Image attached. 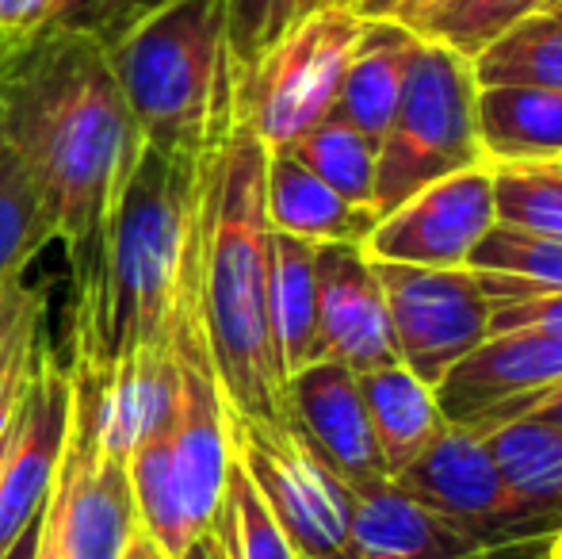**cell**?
Wrapping results in <instances>:
<instances>
[{
  "instance_id": "1",
  "label": "cell",
  "mask_w": 562,
  "mask_h": 559,
  "mask_svg": "<svg viewBox=\"0 0 562 559\" xmlns=\"http://www.w3.org/2000/svg\"><path fill=\"white\" fill-rule=\"evenodd\" d=\"M0 131L43 192L77 295L97 272L119 195L146 149L104 43L50 27L20 51H0Z\"/></svg>"
},
{
  "instance_id": "2",
  "label": "cell",
  "mask_w": 562,
  "mask_h": 559,
  "mask_svg": "<svg viewBox=\"0 0 562 559\" xmlns=\"http://www.w3.org/2000/svg\"><path fill=\"white\" fill-rule=\"evenodd\" d=\"M203 157L142 149L119 195L97 272L77 291V360L115 368L123 360L172 357V329L195 277Z\"/></svg>"
},
{
  "instance_id": "3",
  "label": "cell",
  "mask_w": 562,
  "mask_h": 559,
  "mask_svg": "<svg viewBox=\"0 0 562 559\" xmlns=\"http://www.w3.org/2000/svg\"><path fill=\"white\" fill-rule=\"evenodd\" d=\"M268 146L237 115L203 157L195 299L218 383L234 414L288 422V395L268 326L272 223L265 208Z\"/></svg>"
},
{
  "instance_id": "4",
  "label": "cell",
  "mask_w": 562,
  "mask_h": 559,
  "mask_svg": "<svg viewBox=\"0 0 562 559\" xmlns=\"http://www.w3.org/2000/svg\"><path fill=\"white\" fill-rule=\"evenodd\" d=\"M146 146L203 157L234 120L226 0H161L104 43Z\"/></svg>"
},
{
  "instance_id": "5",
  "label": "cell",
  "mask_w": 562,
  "mask_h": 559,
  "mask_svg": "<svg viewBox=\"0 0 562 559\" xmlns=\"http://www.w3.org/2000/svg\"><path fill=\"white\" fill-rule=\"evenodd\" d=\"M474 104H479V81H474L471 58L445 43L422 38L394 120L379 142L375 219L429 188L432 180H445L471 165H486Z\"/></svg>"
},
{
  "instance_id": "6",
  "label": "cell",
  "mask_w": 562,
  "mask_h": 559,
  "mask_svg": "<svg viewBox=\"0 0 562 559\" xmlns=\"http://www.w3.org/2000/svg\"><path fill=\"white\" fill-rule=\"evenodd\" d=\"M360 31L363 15L356 8L322 4L291 23L249 69H234V100L245 127L268 149H283L329 120Z\"/></svg>"
},
{
  "instance_id": "7",
  "label": "cell",
  "mask_w": 562,
  "mask_h": 559,
  "mask_svg": "<svg viewBox=\"0 0 562 559\" xmlns=\"http://www.w3.org/2000/svg\"><path fill=\"white\" fill-rule=\"evenodd\" d=\"M229 448L299 556L345 559L348 491L295 425L229 411Z\"/></svg>"
},
{
  "instance_id": "8",
  "label": "cell",
  "mask_w": 562,
  "mask_h": 559,
  "mask_svg": "<svg viewBox=\"0 0 562 559\" xmlns=\"http://www.w3.org/2000/svg\"><path fill=\"white\" fill-rule=\"evenodd\" d=\"M375 265L379 288L391 314L398 360L422 383L437 388L448 368L490 337L494 299L474 269H417V265Z\"/></svg>"
},
{
  "instance_id": "9",
  "label": "cell",
  "mask_w": 562,
  "mask_h": 559,
  "mask_svg": "<svg viewBox=\"0 0 562 559\" xmlns=\"http://www.w3.org/2000/svg\"><path fill=\"white\" fill-rule=\"evenodd\" d=\"M394 483L440 517L479 533L486 540L555 537L559 525L543 522L502 479L486 437L467 425H445L440 437L394 476Z\"/></svg>"
},
{
  "instance_id": "10",
  "label": "cell",
  "mask_w": 562,
  "mask_h": 559,
  "mask_svg": "<svg viewBox=\"0 0 562 559\" xmlns=\"http://www.w3.org/2000/svg\"><path fill=\"white\" fill-rule=\"evenodd\" d=\"M345 559H551L555 537L486 540L414 502L394 479L345 483Z\"/></svg>"
},
{
  "instance_id": "11",
  "label": "cell",
  "mask_w": 562,
  "mask_h": 559,
  "mask_svg": "<svg viewBox=\"0 0 562 559\" xmlns=\"http://www.w3.org/2000/svg\"><path fill=\"white\" fill-rule=\"evenodd\" d=\"M562 388V337L513 329L490 334L445 380L432 388L437 406L451 425L490 433L525 418L532 406Z\"/></svg>"
},
{
  "instance_id": "12",
  "label": "cell",
  "mask_w": 562,
  "mask_h": 559,
  "mask_svg": "<svg viewBox=\"0 0 562 559\" xmlns=\"http://www.w3.org/2000/svg\"><path fill=\"white\" fill-rule=\"evenodd\" d=\"M497 223L494 169L471 165L432 180L429 188L402 200L371 226L363 254L371 261L417 265V269H467L471 249Z\"/></svg>"
},
{
  "instance_id": "13",
  "label": "cell",
  "mask_w": 562,
  "mask_h": 559,
  "mask_svg": "<svg viewBox=\"0 0 562 559\" xmlns=\"http://www.w3.org/2000/svg\"><path fill=\"white\" fill-rule=\"evenodd\" d=\"M69 406H74L69 365H61L50 349H43L23 411L15 418L12 440H8L4 468H0V556L46 510L61 452H66Z\"/></svg>"
},
{
  "instance_id": "14",
  "label": "cell",
  "mask_w": 562,
  "mask_h": 559,
  "mask_svg": "<svg viewBox=\"0 0 562 559\" xmlns=\"http://www.w3.org/2000/svg\"><path fill=\"white\" fill-rule=\"evenodd\" d=\"M314 277H318V357L314 360H334L356 376L402 365L383 288L363 246H348V242L318 246Z\"/></svg>"
},
{
  "instance_id": "15",
  "label": "cell",
  "mask_w": 562,
  "mask_h": 559,
  "mask_svg": "<svg viewBox=\"0 0 562 559\" xmlns=\"http://www.w3.org/2000/svg\"><path fill=\"white\" fill-rule=\"evenodd\" d=\"M283 395H288V422L340 483L386 479L356 372L334 360H314L291 376Z\"/></svg>"
},
{
  "instance_id": "16",
  "label": "cell",
  "mask_w": 562,
  "mask_h": 559,
  "mask_svg": "<svg viewBox=\"0 0 562 559\" xmlns=\"http://www.w3.org/2000/svg\"><path fill=\"white\" fill-rule=\"evenodd\" d=\"M417 51H422V35L409 23L391 20V15L363 20L360 43H356L337 92L334 120L352 123L379 146L394 120V108L406 89V74Z\"/></svg>"
},
{
  "instance_id": "17",
  "label": "cell",
  "mask_w": 562,
  "mask_h": 559,
  "mask_svg": "<svg viewBox=\"0 0 562 559\" xmlns=\"http://www.w3.org/2000/svg\"><path fill=\"white\" fill-rule=\"evenodd\" d=\"M265 208L272 231L295 234L314 246H326V242L363 246L371 226L379 223L375 211L340 200L326 180L314 177L306 165H299L288 149H268Z\"/></svg>"
},
{
  "instance_id": "18",
  "label": "cell",
  "mask_w": 562,
  "mask_h": 559,
  "mask_svg": "<svg viewBox=\"0 0 562 559\" xmlns=\"http://www.w3.org/2000/svg\"><path fill=\"white\" fill-rule=\"evenodd\" d=\"M363 395V411L371 422L379 460H383L386 479L406 471L432 440L445 429V414L437 406L429 383H422L406 365H386L375 372L356 376Z\"/></svg>"
},
{
  "instance_id": "19",
  "label": "cell",
  "mask_w": 562,
  "mask_h": 559,
  "mask_svg": "<svg viewBox=\"0 0 562 559\" xmlns=\"http://www.w3.org/2000/svg\"><path fill=\"white\" fill-rule=\"evenodd\" d=\"M474 115L486 165L562 161V92L486 85Z\"/></svg>"
},
{
  "instance_id": "20",
  "label": "cell",
  "mask_w": 562,
  "mask_h": 559,
  "mask_svg": "<svg viewBox=\"0 0 562 559\" xmlns=\"http://www.w3.org/2000/svg\"><path fill=\"white\" fill-rule=\"evenodd\" d=\"M318 246L295 234L272 231V269H268V326H272L276 365L283 391L295 372L318 357Z\"/></svg>"
},
{
  "instance_id": "21",
  "label": "cell",
  "mask_w": 562,
  "mask_h": 559,
  "mask_svg": "<svg viewBox=\"0 0 562 559\" xmlns=\"http://www.w3.org/2000/svg\"><path fill=\"white\" fill-rule=\"evenodd\" d=\"M502 479L543 522L562 529V425L517 418L482 433Z\"/></svg>"
},
{
  "instance_id": "22",
  "label": "cell",
  "mask_w": 562,
  "mask_h": 559,
  "mask_svg": "<svg viewBox=\"0 0 562 559\" xmlns=\"http://www.w3.org/2000/svg\"><path fill=\"white\" fill-rule=\"evenodd\" d=\"M467 269L479 272L494 306L517 303L540 291H562V238L494 223L486 238L471 249Z\"/></svg>"
},
{
  "instance_id": "23",
  "label": "cell",
  "mask_w": 562,
  "mask_h": 559,
  "mask_svg": "<svg viewBox=\"0 0 562 559\" xmlns=\"http://www.w3.org/2000/svg\"><path fill=\"white\" fill-rule=\"evenodd\" d=\"M479 89L486 85H525L562 92V15L532 12L471 58Z\"/></svg>"
},
{
  "instance_id": "24",
  "label": "cell",
  "mask_w": 562,
  "mask_h": 559,
  "mask_svg": "<svg viewBox=\"0 0 562 559\" xmlns=\"http://www.w3.org/2000/svg\"><path fill=\"white\" fill-rule=\"evenodd\" d=\"M299 165L322 177L340 200L356 203V208L375 211V161L379 146L363 131H356L345 120H322L306 135H299L291 146H283Z\"/></svg>"
},
{
  "instance_id": "25",
  "label": "cell",
  "mask_w": 562,
  "mask_h": 559,
  "mask_svg": "<svg viewBox=\"0 0 562 559\" xmlns=\"http://www.w3.org/2000/svg\"><path fill=\"white\" fill-rule=\"evenodd\" d=\"M46 242H54V226L43 192L20 157L4 149L0 154V283L20 280Z\"/></svg>"
},
{
  "instance_id": "26",
  "label": "cell",
  "mask_w": 562,
  "mask_h": 559,
  "mask_svg": "<svg viewBox=\"0 0 562 559\" xmlns=\"http://www.w3.org/2000/svg\"><path fill=\"white\" fill-rule=\"evenodd\" d=\"M215 533L223 537L229 559H299L291 537L283 533V525L276 522V514L268 510V502L260 499V491L237 460L229 463Z\"/></svg>"
},
{
  "instance_id": "27",
  "label": "cell",
  "mask_w": 562,
  "mask_h": 559,
  "mask_svg": "<svg viewBox=\"0 0 562 559\" xmlns=\"http://www.w3.org/2000/svg\"><path fill=\"white\" fill-rule=\"evenodd\" d=\"M497 223L562 238V161L490 165Z\"/></svg>"
},
{
  "instance_id": "28",
  "label": "cell",
  "mask_w": 562,
  "mask_h": 559,
  "mask_svg": "<svg viewBox=\"0 0 562 559\" xmlns=\"http://www.w3.org/2000/svg\"><path fill=\"white\" fill-rule=\"evenodd\" d=\"M548 0H445L440 8H432L422 23L417 35L445 43L463 58H474L479 51H486L502 31H509L517 20L532 12H543Z\"/></svg>"
},
{
  "instance_id": "29",
  "label": "cell",
  "mask_w": 562,
  "mask_h": 559,
  "mask_svg": "<svg viewBox=\"0 0 562 559\" xmlns=\"http://www.w3.org/2000/svg\"><path fill=\"white\" fill-rule=\"evenodd\" d=\"M329 0H226V43L234 69H249L291 23Z\"/></svg>"
},
{
  "instance_id": "30",
  "label": "cell",
  "mask_w": 562,
  "mask_h": 559,
  "mask_svg": "<svg viewBox=\"0 0 562 559\" xmlns=\"http://www.w3.org/2000/svg\"><path fill=\"white\" fill-rule=\"evenodd\" d=\"M161 0H69L66 15L58 20V27L89 31L100 43L115 38L123 27H131L138 15H146L149 8H157Z\"/></svg>"
},
{
  "instance_id": "31",
  "label": "cell",
  "mask_w": 562,
  "mask_h": 559,
  "mask_svg": "<svg viewBox=\"0 0 562 559\" xmlns=\"http://www.w3.org/2000/svg\"><path fill=\"white\" fill-rule=\"evenodd\" d=\"M69 0H0V51L35 43L66 15Z\"/></svg>"
},
{
  "instance_id": "32",
  "label": "cell",
  "mask_w": 562,
  "mask_h": 559,
  "mask_svg": "<svg viewBox=\"0 0 562 559\" xmlns=\"http://www.w3.org/2000/svg\"><path fill=\"white\" fill-rule=\"evenodd\" d=\"M513 329H532V334L562 337V291H540V295L494 306V314H490V334H513Z\"/></svg>"
},
{
  "instance_id": "33",
  "label": "cell",
  "mask_w": 562,
  "mask_h": 559,
  "mask_svg": "<svg viewBox=\"0 0 562 559\" xmlns=\"http://www.w3.org/2000/svg\"><path fill=\"white\" fill-rule=\"evenodd\" d=\"M43 303H46V295L35 288H27L23 277L0 283V357L8 353V345H12V337L20 334L23 322L31 318V311Z\"/></svg>"
},
{
  "instance_id": "34",
  "label": "cell",
  "mask_w": 562,
  "mask_h": 559,
  "mask_svg": "<svg viewBox=\"0 0 562 559\" xmlns=\"http://www.w3.org/2000/svg\"><path fill=\"white\" fill-rule=\"evenodd\" d=\"M35 559H66V545H61V522H58V502H54V487L50 499L43 510V525H38V552Z\"/></svg>"
},
{
  "instance_id": "35",
  "label": "cell",
  "mask_w": 562,
  "mask_h": 559,
  "mask_svg": "<svg viewBox=\"0 0 562 559\" xmlns=\"http://www.w3.org/2000/svg\"><path fill=\"white\" fill-rule=\"evenodd\" d=\"M172 559H229L226 552V545H223V537L215 533V525L211 529H203V533H195L192 540H188L184 548H180Z\"/></svg>"
},
{
  "instance_id": "36",
  "label": "cell",
  "mask_w": 562,
  "mask_h": 559,
  "mask_svg": "<svg viewBox=\"0 0 562 559\" xmlns=\"http://www.w3.org/2000/svg\"><path fill=\"white\" fill-rule=\"evenodd\" d=\"M38 525H43V514H38V522H31L27 529H23V537L15 540V545L8 548L0 559H35V552H38Z\"/></svg>"
},
{
  "instance_id": "37",
  "label": "cell",
  "mask_w": 562,
  "mask_h": 559,
  "mask_svg": "<svg viewBox=\"0 0 562 559\" xmlns=\"http://www.w3.org/2000/svg\"><path fill=\"white\" fill-rule=\"evenodd\" d=\"M445 0H402V8L391 15V20H402V23H409V27H417V23L425 20V15L432 12V8H440Z\"/></svg>"
},
{
  "instance_id": "38",
  "label": "cell",
  "mask_w": 562,
  "mask_h": 559,
  "mask_svg": "<svg viewBox=\"0 0 562 559\" xmlns=\"http://www.w3.org/2000/svg\"><path fill=\"white\" fill-rule=\"evenodd\" d=\"M123 559H172L169 552H165L161 545H157L149 533H138V537L131 540V548L123 552Z\"/></svg>"
},
{
  "instance_id": "39",
  "label": "cell",
  "mask_w": 562,
  "mask_h": 559,
  "mask_svg": "<svg viewBox=\"0 0 562 559\" xmlns=\"http://www.w3.org/2000/svg\"><path fill=\"white\" fill-rule=\"evenodd\" d=\"M525 418H540V422H551V425H562V388L555 395H548L540 406H532V411L525 414Z\"/></svg>"
},
{
  "instance_id": "40",
  "label": "cell",
  "mask_w": 562,
  "mask_h": 559,
  "mask_svg": "<svg viewBox=\"0 0 562 559\" xmlns=\"http://www.w3.org/2000/svg\"><path fill=\"white\" fill-rule=\"evenodd\" d=\"M402 8V0H356V12L363 20H383V15H394Z\"/></svg>"
},
{
  "instance_id": "41",
  "label": "cell",
  "mask_w": 562,
  "mask_h": 559,
  "mask_svg": "<svg viewBox=\"0 0 562 559\" xmlns=\"http://www.w3.org/2000/svg\"><path fill=\"white\" fill-rule=\"evenodd\" d=\"M551 559H562V529L555 533V540H551Z\"/></svg>"
},
{
  "instance_id": "42",
  "label": "cell",
  "mask_w": 562,
  "mask_h": 559,
  "mask_svg": "<svg viewBox=\"0 0 562 559\" xmlns=\"http://www.w3.org/2000/svg\"><path fill=\"white\" fill-rule=\"evenodd\" d=\"M543 12H555V15H562V0H548V4H543Z\"/></svg>"
},
{
  "instance_id": "43",
  "label": "cell",
  "mask_w": 562,
  "mask_h": 559,
  "mask_svg": "<svg viewBox=\"0 0 562 559\" xmlns=\"http://www.w3.org/2000/svg\"><path fill=\"white\" fill-rule=\"evenodd\" d=\"M329 4H345V8H356V0H329Z\"/></svg>"
},
{
  "instance_id": "44",
  "label": "cell",
  "mask_w": 562,
  "mask_h": 559,
  "mask_svg": "<svg viewBox=\"0 0 562 559\" xmlns=\"http://www.w3.org/2000/svg\"><path fill=\"white\" fill-rule=\"evenodd\" d=\"M4 149H8V142H4V131H0V154H4Z\"/></svg>"
},
{
  "instance_id": "45",
  "label": "cell",
  "mask_w": 562,
  "mask_h": 559,
  "mask_svg": "<svg viewBox=\"0 0 562 559\" xmlns=\"http://www.w3.org/2000/svg\"><path fill=\"white\" fill-rule=\"evenodd\" d=\"M299 559H311V556H299Z\"/></svg>"
}]
</instances>
